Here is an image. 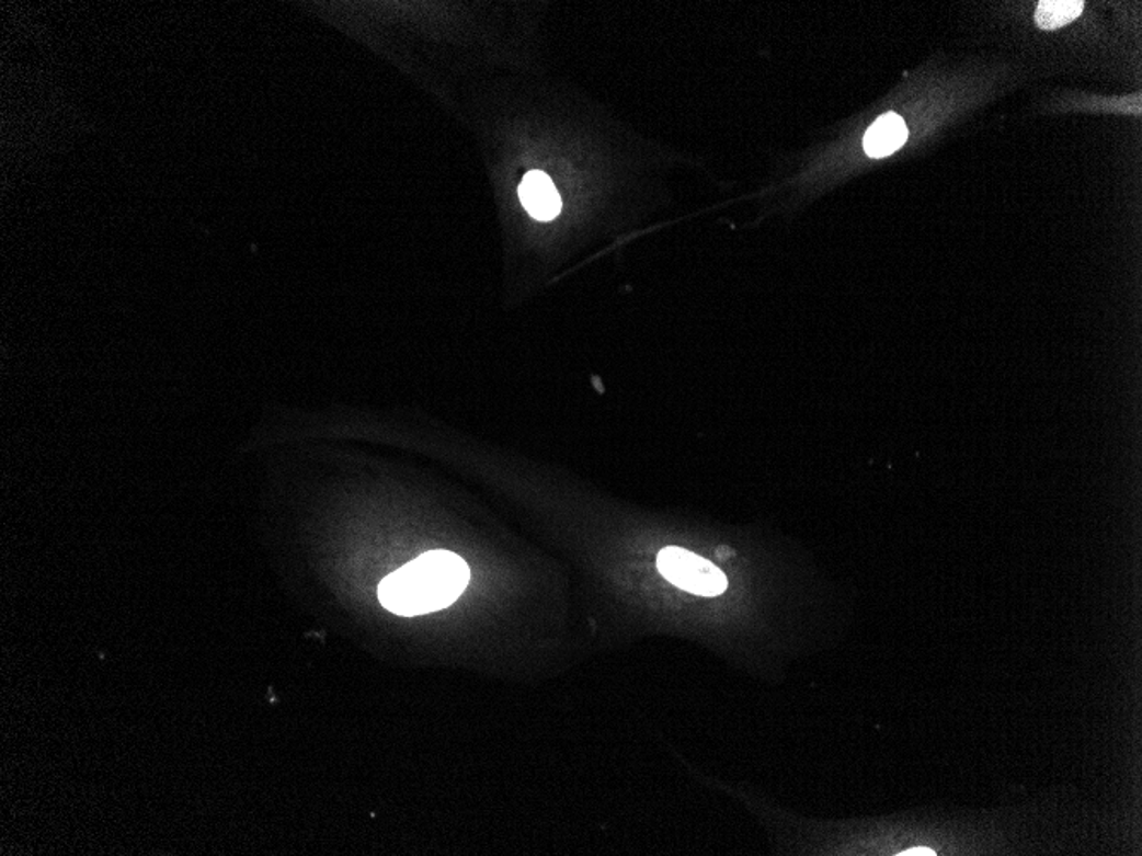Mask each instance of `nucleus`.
Instances as JSON below:
<instances>
[{
	"mask_svg": "<svg viewBox=\"0 0 1142 856\" xmlns=\"http://www.w3.org/2000/svg\"><path fill=\"white\" fill-rule=\"evenodd\" d=\"M909 137V128L897 113L881 115L875 124L867 128L864 136V149L870 158H887L902 148Z\"/></svg>",
	"mask_w": 1142,
	"mask_h": 856,
	"instance_id": "nucleus-4",
	"label": "nucleus"
},
{
	"mask_svg": "<svg viewBox=\"0 0 1142 856\" xmlns=\"http://www.w3.org/2000/svg\"><path fill=\"white\" fill-rule=\"evenodd\" d=\"M522 206L530 216L539 221H551L561 210V198L552 185L551 179L540 171H530L525 175L518 189Z\"/></svg>",
	"mask_w": 1142,
	"mask_h": 856,
	"instance_id": "nucleus-3",
	"label": "nucleus"
},
{
	"mask_svg": "<svg viewBox=\"0 0 1142 856\" xmlns=\"http://www.w3.org/2000/svg\"><path fill=\"white\" fill-rule=\"evenodd\" d=\"M900 855H915V856L929 855V856H934V855H936V853H934L933 849H927V848H913V849H909V852L900 853Z\"/></svg>",
	"mask_w": 1142,
	"mask_h": 856,
	"instance_id": "nucleus-6",
	"label": "nucleus"
},
{
	"mask_svg": "<svg viewBox=\"0 0 1142 856\" xmlns=\"http://www.w3.org/2000/svg\"><path fill=\"white\" fill-rule=\"evenodd\" d=\"M1084 2L1081 0H1041L1037 5L1035 21L1040 30L1053 32L1081 16Z\"/></svg>",
	"mask_w": 1142,
	"mask_h": 856,
	"instance_id": "nucleus-5",
	"label": "nucleus"
},
{
	"mask_svg": "<svg viewBox=\"0 0 1142 856\" xmlns=\"http://www.w3.org/2000/svg\"><path fill=\"white\" fill-rule=\"evenodd\" d=\"M469 566L460 556L432 550L385 577L378 598L397 616H423L454 604L469 585Z\"/></svg>",
	"mask_w": 1142,
	"mask_h": 856,
	"instance_id": "nucleus-1",
	"label": "nucleus"
},
{
	"mask_svg": "<svg viewBox=\"0 0 1142 856\" xmlns=\"http://www.w3.org/2000/svg\"><path fill=\"white\" fill-rule=\"evenodd\" d=\"M656 566L662 577L686 592L716 597L726 592V574L707 559L681 547H665L659 552Z\"/></svg>",
	"mask_w": 1142,
	"mask_h": 856,
	"instance_id": "nucleus-2",
	"label": "nucleus"
}]
</instances>
